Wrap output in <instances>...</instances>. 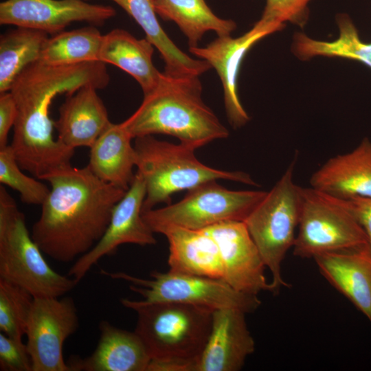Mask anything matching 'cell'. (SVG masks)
<instances>
[{
	"mask_svg": "<svg viewBox=\"0 0 371 371\" xmlns=\"http://www.w3.org/2000/svg\"><path fill=\"white\" fill-rule=\"evenodd\" d=\"M44 180L51 189L33 225L32 237L53 260H76L102 238L126 191L100 179L88 166L71 165Z\"/></svg>",
	"mask_w": 371,
	"mask_h": 371,
	"instance_id": "cell-1",
	"label": "cell"
},
{
	"mask_svg": "<svg viewBox=\"0 0 371 371\" xmlns=\"http://www.w3.org/2000/svg\"><path fill=\"white\" fill-rule=\"evenodd\" d=\"M109 80L106 64L100 61L54 65L38 60L30 64L9 91L17 109L13 140L30 150L50 148L56 141L54 121L49 116L54 98L65 93L71 95L85 86L103 89Z\"/></svg>",
	"mask_w": 371,
	"mask_h": 371,
	"instance_id": "cell-2",
	"label": "cell"
},
{
	"mask_svg": "<svg viewBox=\"0 0 371 371\" xmlns=\"http://www.w3.org/2000/svg\"><path fill=\"white\" fill-rule=\"evenodd\" d=\"M121 123L133 139L165 134L195 150L229 135L203 102L198 76L174 77L164 73L157 89L144 95L137 109Z\"/></svg>",
	"mask_w": 371,
	"mask_h": 371,
	"instance_id": "cell-3",
	"label": "cell"
},
{
	"mask_svg": "<svg viewBox=\"0 0 371 371\" xmlns=\"http://www.w3.org/2000/svg\"><path fill=\"white\" fill-rule=\"evenodd\" d=\"M120 302L137 313L134 331L151 359L147 371H196L214 310L170 302L144 304L128 298Z\"/></svg>",
	"mask_w": 371,
	"mask_h": 371,
	"instance_id": "cell-4",
	"label": "cell"
},
{
	"mask_svg": "<svg viewBox=\"0 0 371 371\" xmlns=\"http://www.w3.org/2000/svg\"><path fill=\"white\" fill-rule=\"evenodd\" d=\"M133 146L137 172L146 186L142 212L161 203L170 204L172 194L212 180L257 185L247 172L218 170L203 164L195 156V149L181 143L172 144L146 135L135 138Z\"/></svg>",
	"mask_w": 371,
	"mask_h": 371,
	"instance_id": "cell-5",
	"label": "cell"
},
{
	"mask_svg": "<svg viewBox=\"0 0 371 371\" xmlns=\"http://www.w3.org/2000/svg\"><path fill=\"white\" fill-rule=\"evenodd\" d=\"M0 278L34 297H60L78 284L54 271L27 227L25 214L4 186H0Z\"/></svg>",
	"mask_w": 371,
	"mask_h": 371,
	"instance_id": "cell-6",
	"label": "cell"
},
{
	"mask_svg": "<svg viewBox=\"0 0 371 371\" xmlns=\"http://www.w3.org/2000/svg\"><path fill=\"white\" fill-rule=\"evenodd\" d=\"M296 159L295 157L244 221L271 273L270 292L273 295L282 287L291 286L282 278L281 265L287 251L293 248L301 213L302 187L293 179Z\"/></svg>",
	"mask_w": 371,
	"mask_h": 371,
	"instance_id": "cell-7",
	"label": "cell"
},
{
	"mask_svg": "<svg viewBox=\"0 0 371 371\" xmlns=\"http://www.w3.org/2000/svg\"><path fill=\"white\" fill-rule=\"evenodd\" d=\"M101 273L115 280L129 282L131 291L143 297L144 304L170 302L213 310L235 308L247 313L261 305L258 295L238 292L223 279L168 271H153L150 279H144L122 271Z\"/></svg>",
	"mask_w": 371,
	"mask_h": 371,
	"instance_id": "cell-8",
	"label": "cell"
},
{
	"mask_svg": "<svg viewBox=\"0 0 371 371\" xmlns=\"http://www.w3.org/2000/svg\"><path fill=\"white\" fill-rule=\"evenodd\" d=\"M266 193L231 190L212 180L188 190L177 203L142 214L153 232L166 225L201 230L225 221H244Z\"/></svg>",
	"mask_w": 371,
	"mask_h": 371,
	"instance_id": "cell-9",
	"label": "cell"
},
{
	"mask_svg": "<svg viewBox=\"0 0 371 371\" xmlns=\"http://www.w3.org/2000/svg\"><path fill=\"white\" fill-rule=\"evenodd\" d=\"M293 255L301 258L368 247L366 234L346 210L311 187L302 188V207Z\"/></svg>",
	"mask_w": 371,
	"mask_h": 371,
	"instance_id": "cell-10",
	"label": "cell"
},
{
	"mask_svg": "<svg viewBox=\"0 0 371 371\" xmlns=\"http://www.w3.org/2000/svg\"><path fill=\"white\" fill-rule=\"evenodd\" d=\"M78 325L71 297H34L25 333L32 371H72L63 348Z\"/></svg>",
	"mask_w": 371,
	"mask_h": 371,
	"instance_id": "cell-11",
	"label": "cell"
},
{
	"mask_svg": "<svg viewBox=\"0 0 371 371\" xmlns=\"http://www.w3.org/2000/svg\"><path fill=\"white\" fill-rule=\"evenodd\" d=\"M284 26L260 18L248 32L238 37L220 36L205 47H189L191 54L207 61L216 71L223 89L227 119L234 128L243 126L250 119L238 95L237 80L242 61L256 43Z\"/></svg>",
	"mask_w": 371,
	"mask_h": 371,
	"instance_id": "cell-12",
	"label": "cell"
},
{
	"mask_svg": "<svg viewBox=\"0 0 371 371\" xmlns=\"http://www.w3.org/2000/svg\"><path fill=\"white\" fill-rule=\"evenodd\" d=\"M145 196L144 181L136 172L129 188L115 205L104 234L91 250L75 261L69 270V277L78 283L102 258L113 255L123 244H156L154 232L142 217Z\"/></svg>",
	"mask_w": 371,
	"mask_h": 371,
	"instance_id": "cell-13",
	"label": "cell"
},
{
	"mask_svg": "<svg viewBox=\"0 0 371 371\" xmlns=\"http://www.w3.org/2000/svg\"><path fill=\"white\" fill-rule=\"evenodd\" d=\"M116 12L110 5L83 0H5L0 3L1 25H12L56 34L73 22L101 25Z\"/></svg>",
	"mask_w": 371,
	"mask_h": 371,
	"instance_id": "cell-14",
	"label": "cell"
},
{
	"mask_svg": "<svg viewBox=\"0 0 371 371\" xmlns=\"http://www.w3.org/2000/svg\"><path fill=\"white\" fill-rule=\"evenodd\" d=\"M203 230L218 247L224 281L245 294L271 291L265 274L266 266L244 221H225Z\"/></svg>",
	"mask_w": 371,
	"mask_h": 371,
	"instance_id": "cell-15",
	"label": "cell"
},
{
	"mask_svg": "<svg viewBox=\"0 0 371 371\" xmlns=\"http://www.w3.org/2000/svg\"><path fill=\"white\" fill-rule=\"evenodd\" d=\"M246 313L235 308L213 312L211 331L199 359L196 371H238L255 350Z\"/></svg>",
	"mask_w": 371,
	"mask_h": 371,
	"instance_id": "cell-16",
	"label": "cell"
},
{
	"mask_svg": "<svg viewBox=\"0 0 371 371\" xmlns=\"http://www.w3.org/2000/svg\"><path fill=\"white\" fill-rule=\"evenodd\" d=\"M311 187L341 199L371 198V141L328 159L310 178Z\"/></svg>",
	"mask_w": 371,
	"mask_h": 371,
	"instance_id": "cell-17",
	"label": "cell"
},
{
	"mask_svg": "<svg viewBox=\"0 0 371 371\" xmlns=\"http://www.w3.org/2000/svg\"><path fill=\"white\" fill-rule=\"evenodd\" d=\"M313 259L324 278L371 323V252L368 247L324 253Z\"/></svg>",
	"mask_w": 371,
	"mask_h": 371,
	"instance_id": "cell-18",
	"label": "cell"
},
{
	"mask_svg": "<svg viewBox=\"0 0 371 371\" xmlns=\"http://www.w3.org/2000/svg\"><path fill=\"white\" fill-rule=\"evenodd\" d=\"M93 86H85L67 95L54 121L57 139L75 149L90 148L110 124L106 108Z\"/></svg>",
	"mask_w": 371,
	"mask_h": 371,
	"instance_id": "cell-19",
	"label": "cell"
},
{
	"mask_svg": "<svg viewBox=\"0 0 371 371\" xmlns=\"http://www.w3.org/2000/svg\"><path fill=\"white\" fill-rule=\"evenodd\" d=\"M100 339L93 353L74 359L72 371H147L151 359L139 337L103 320Z\"/></svg>",
	"mask_w": 371,
	"mask_h": 371,
	"instance_id": "cell-20",
	"label": "cell"
},
{
	"mask_svg": "<svg viewBox=\"0 0 371 371\" xmlns=\"http://www.w3.org/2000/svg\"><path fill=\"white\" fill-rule=\"evenodd\" d=\"M153 232L164 235L168 240L169 271L223 279L218 247L205 231L166 225L156 227Z\"/></svg>",
	"mask_w": 371,
	"mask_h": 371,
	"instance_id": "cell-21",
	"label": "cell"
},
{
	"mask_svg": "<svg viewBox=\"0 0 371 371\" xmlns=\"http://www.w3.org/2000/svg\"><path fill=\"white\" fill-rule=\"evenodd\" d=\"M154 48L146 38L138 39L125 30L114 29L103 35L99 61L128 73L146 95L156 89L164 77V72L153 64Z\"/></svg>",
	"mask_w": 371,
	"mask_h": 371,
	"instance_id": "cell-22",
	"label": "cell"
},
{
	"mask_svg": "<svg viewBox=\"0 0 371 371\" xmlns=\"http://www.w3.org/2000/svg\"><path fill=\"white\" fill-rule=\"evenodd\" d=\"M122 123L111 122L89 148L88 166L103 181L126 191L132 183L136 152Z\"/></svg>",
	"mask_w": 371,
	"mask_h": 371,
	"instance_id": "cell-23",
	"label": "cell"
},
{
	"mask_svg": "<svg viewBox=\"0 0 371 371\" xmlns=\"http://www.w3.org/2000/svg\"><path fill=\"white\" fill-rule=\"evenodd\" d=\"M112 1L137 22L145 38L157 49L165 63V74L174 77H199L212 68L207 61L191 58L169 38L157 19L155 0Z\"/></svg>",
	"mask_w": 371,
	"mask_h": 371,
	"instance_id": "cell-24",
	"label": "cell"
},
{
	"mask_svg": "<svg viewBox=\"0 0 371 371\" xmlns=\"http://www.w3.org/2000/svg\"><path fill=\"white\" fill-rule=\"evenodd\" d=\"M157 15L171 21L187 37L189 47L198 46L203 35L213 31L217 36L231 35L236 24L217 16L205 0H155Z\"/></svg>",
	"mask_w": 371,
	"mask_h": 371,
	"instance_id": "cell-25",
	"label": "cell"
},
{
	"mask_svg": "<svg viewBox=\"0 0 371 371\" xmlns=\"http://www.w3.org/2000/svg\"><path fill=\"white\" fill-rule=\"evenodd\" d=\"M336 21L339 35L332 41L315 40L302 32L295 34L292 43L293 54L302 60L315 56L351 59L371 69V43L361 40L355 25L347 14H338Z\"/></svg>",
	"mask_w": 371,
	"mask_h": 371,
	"instance_id": "cell-26",
	"label": "cell"
},
{
	"mask_svg": "<svg viewBox=\"0 0 371 371\" xmlns=\"http://www.w3.org/2000/svg\"><path fill=\"white\" fill-rule=\"evenodd\" d=\"M48 34L16 27L0 37V93L9 91L17 76L40 58Z\"/></svg>",
	"mask_w": 371,
	"mask_h": 371,
	"instance_id": "cell-27",
	"label": "cell"
},
{
	"mask_svg": "<svg viewBox=\"0 0 371 371\" xmlns=\"http://www.w3.org/2000/svg\"><path fill=\"white\" fill-rule=\"evenodd\" d=\"M102 38L92 25L62 31L47 38L38 60L54 65L99 61Z\"/></svg>",
	"mask_w": 371,
	"mask_h": 371,
	"instance_id": "cell-28",
	"label": "cell"
},
{
	"mask_svg": "<svg viewBox=\"0 0 371 371\" xmlns=\"http://www.w3.org/2000/svg\"><path fill=\"white\" fill-rule=\"evenodd\" d=\"M34 297L26 289L0 278V330L22 339Z\"/></svg>",
	"mask_w": 371,
	"mask_h": 371,
	"instance_id": "cell-29",
	"label": "cell"
},
{
	"mask_svg": "<svg viewBox=\"0 0 371 371\" xmlns=\"http://www.w3.org/2000/svg\"><path fill=\"white\" fill-rule=\"evenodd\" d=\"M0 182L16 191L27 204L41 205L50 191L45 183L23 172L8 144L0 148Z\"/></svg>",
	"mask_w": 371,
	"mask_h": 371,
	"instance_id": "cell-30",
	"label": "cell"
},
{
	"mask_svg": "<svg viewBox=\"0 0 371 371\" xmlns=\"http://www.w3.org/2000/svg\"><path fill=\"white\" fill-rule=\"evenodd\" d=\"M312 0H267L262 19L285 25L291 23L301 28L308 19Z\"/></svg>",
	"mask_w": 371,
	"mask_h": 371,
	"instance_id": "cell-31",
	"label": "cell"
},
{
	"mask_svg": "<svg viewBox=\"0 0 371 371\" xmlns=\"http://www.w3.org/2000/svg\"><path fill=\"white\" fill-rule=\"evenodd\" d=\"M0 370L32 371L31 357L22 339L0 333Z\"/></svg>",
	"mask_w": 371,
	"mask_h": 371,
	"instance_id": "cell-32",
	"label": "cell"
},
{
	"mask_svg": "<svg viewBox=\"0 0 371 371\" xmlns=\"http://www.w3.org/2000/svg\"><path fill=\"white\" fill-rule=\"evenodd\" d=\"M329 196L352 214L360 224L366 234L368 249L371 252V198L341 199Z\"/></svg>",
	"mask_w": 371,
	"mask_h": 371,
	"instance_id": "cell-33",
	"label": "cell"
},
{
	"mask_svg": "<svg viewBox=\"0 0 371 371\" xmlns=\"http://www.w3.org/2000/svg\"><path fill=\"white\" fill-rule=\"evenodd\" d=\"M17 115L15 101L10 91L0 95V148L8 145L9 132Z\"/></svg>",
	"mask_w": 371,
	"mask_h": 371,
	"instance_id": "cell-34",
	"label": "cell"
}]
</instances>
